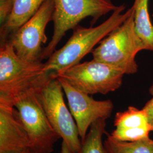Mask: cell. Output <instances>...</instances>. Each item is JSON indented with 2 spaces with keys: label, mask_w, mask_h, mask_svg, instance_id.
<instances>
[{
  "label": "cell",
  "mask_w": 153,
  "mask_h": 153,
  "mask_svg": "<svg viewBox=\"0 0 153 153\" xmlns=\"http://www.w3.org/2000/svg\"><path fill=\"white\" fill-rule=\"evenodd\" d=\"M124 5L119 6L109 18L96 27L77 26L71 37L61 48L49 56L44 63L46 73H56L79 63L88 53L92 52L96 45L118 27L129 16L133 6L127 11Z\"/></svg>",
  "instance_id": "cell-1"
},
{
  "label": "cell",
  "mask_w": 153,
  "mask_h": 153,
  "mask_svg": "<svg viewBox=\"0 0 153 153\" xmlns=\"http://www.w3.org/2000/svg\"><path fill=\"white\" fill-rule=\"evenodd\" d=\"M55 77L54 73L44 71V63L40 61H30L17 55L10 42L1 44L0 101L13 105L19 94L44 86Z\"/></svg>",
  "instance_id": "cell-2"
},
{
  "label": "cell",
  "mask_w": 153,
  "mask_h": 153,
  "mask_svg": "<svg viewBox=\"0 0 153 153\" xmlns=\"http://www.w3.org/2000/svg\"><path fill=\"white\" fill-rule=\"evenodd\" d=\"M144 49L134 27L133 6L126 21L103 39L91 53L94 60L113 66L125 74H133L138 71L136 56Z\"/></svg>",
  "instance_id": "cell-3"
},
{
  "label": "cell",
  "mask_w": 153,
  "mask_h": 153,
  "mask_svg": "<svg viewBox=\"0 0 153 153\" xmlns=\"http://www.w3.org/2000/svg\"><path fill=\"white\" fill-rule=\"evenodd\" d=\"M45 85L28 89L13 102L27 133L30 149L36 153H52L55 143L61 138L51 126L40 98V92Z\"/></svg>",
  "instance_id": "cell-4"
},
{
  "label": "cell",
  "mask_w": 153,
  "mask_h": 153,
  "mask_svg": "<svg viewBox=\"0 0 153 153\" xmlns=\"http://www.w3.org/2000/svg\"><path fill=\"white\" fill-rule=\"evenodd\" d=\"M52 20L53 33L49 43L45 47L40 60L48 59L57 45L69 30L78 26L87 17L94 23L101 16L114 11L117 6L112 0H53Z\"/></svg>",
  "instance_id": "cell-5"
},
{
  "label": "cell",
  "mask_w": 153,
  "mask_h": 153,
  "mask_svg": "<svg viewBox=\"0 0 153 153\" xmlns=\"http://www.w3.org/2000/svg\"><path fill=\"white\" fill-rule=\"evenodd\" d=\"M64 93L55 77L42 88L40 98L51 126L62 139L60 153H80L82 141L76 121L66 105Z\"/></svg>",
  "instance_id": "cell-6"
},
{
  "label": "cell",
  "mask_w": 153,
  "mask_h": 153,
  "mask_svg": "<svg viewBox=\"0 0 153 153\" xmlns=\"http://www.w3.org/2000/svg\"><path fill=\"white\" fill-rule=\"evenodd\" d=\"M55 75L88 95H105L120 88L125 74L113 66L93 59L79 62Z\"/></svg>",
  "instance_id": "cell-7"
},
{
  "label": "cell",
  "mask_w": 153,
  "mask_h": 153,
  "mask_svg": "<svg viewBox=\"0 0 153 153\" xmlns=\"http://www.w3.org/2000/svg\"><path fill=\"white\" fill-rule=\"evenodd\" d=\"M53 10V0H45L36 14L9 38L7 41L17 55L30 61L41 60L42 45L47 41L45 28L52 20Z\"/></svg>",
  "instance_id": "cell-8"
},
{
  "label": "cell",
  "mask_w": 153,
  "mask_h": 153,
  "mask_svg": "<svg viewBox=\"0 0 153 153\" xmlns=\"http://www.w3.org/2000/svg\"><path fill=\"white\" fill-rule=\"evenodd\" d=\"M57 78L65 94L69 110L76 121L82 142L94 121L99 119L107 120L110 117L114 104L109 99L95 100L88 94L73 88L64 79Z\"/></svg>",
  "instance_id": "cell-9"
},
{
  "label": "cell",
  "mask_w": 153,
  "mask_h": 153,
  "mask_svg": "<svg viewBox=\"0 0 153 153\" xmlns=\"http://www.w3.org/2000/svg\"><path fill=\"white\" fill-rule=\"evenodd\" d=\"M30 148L27 133L13 105L0 101V153H20Z\"/></svg>",
  "instance_id": "cell-10"
},
{
  "label": "cell",
  "mask_w": 153,
  "mask_h": 153,
  "mask_svg": "<svg viewBox=\"0 0 153 153\" xmlns=\"http://www.w3.org/2000/svg\"><path fill=\"white\" fill-rule=\"evenodd\" d=\"M114 126L115 129L111 136L124 142H135L146 138L153 131L145 111L133 106L116 114Z\"/></svg>",
  "instance_id": "cell-11"
},
{
  "label": "cell",
  "mask_w": 153,
  "mask_h": 153,
  "mask_svg": "<svg viewBox=\"0 0 153 153\" xmlns=\"http://www.w3.org/2000/svg\"><path fill=\"white\" fill-rule=\"evenodd\" d=\"M45 0H15L10 15L1 26V44L9 40L11 35L33 17Z\"/></svg>",
  "instance_id": "cell-12"
},
{
  "label": "cell",
  "mask_w": 153,
  "mask_h": 153,
  "mask_svg": "<svg viewBox=\"0 0 153 153\" xmlns=\"http://www.w3.org/2000/svg\"><path fill=\"white\" fill-rule=\"evenodd\" d=\"M149 0H134V22L138 36L144 48L153 51V25L149 13Z\"/></svg>",
  "instance_id": "cell-13"
},
{
  "label": "cell",
  "mask_w": 153,
  "mask_h": 153,
  "mask_svg": "<svg viewBox=\"0 0 153 153\" xmlns=\"http://www.w3.org/2000/svg\"><path fill=\"white\" fill-rule=\"evenodd\" d=\"M104 141L108 153H153V140L150 137L135 142L116 140L108 133Z\"/></svg>",
  "instance_id": "cell-14"
},
{
  "label": "cell",
  "mask_w": 153,
  "mask_h": 153,
  "mask_svg": "<svg viewBox=\"0 0 153 153\" xmlns=\"http://www.w3.org/2000/svg\"><path fill=\"white\" fill-rule=\"evenodd\" d=\"M105 127V119H99L93 123L82 142L80 153H108L103 142L104 134L108 133Z\"/></svg>",
  "instance_id": "cell-15"
},
{
  "label": "cell",
  "mask_w": 153,
  "mask_h": 153,
  "mask_svg": "<svg viewBox=\"0 0 153 153\" xmlns=\"http://www.w3.org/2000/svg\"><path fill=\"white\" fill-rule=\"evenodd\" d=\"M15 0H0V24L4 25L11 14Z\"/></svg>",
  "instance_id": "cell-16"
},
{
  "label": "cell",
  "mask_w": 153,
  "mask_h": 153,
  "mask_svg": "<svg viewBox=\"0 0 153 153\" xmlns=\"http://www.w3.org/2000/svg\"><path fill=\"white\" fill-rule=\"evenodd\" d=\"M149 91L150 94L152 96V98L148 100L142 108L145 111L148 115L149 123L152 128V131H153V82L149 88Z\"/></svg>",
  "instance_id": "cell-17"
},
{
  "label": "cell",
  "mask_w": 153,
  "mask_h": 153,
  "mask_svg": "<svg viewBox=\"0 0 153 153\" xmlns=\"http://www.w3.org/2000/svg\"><path fill=\"white\" fill-rule=\"evenodd\" d=\"M36 153L35 152H34L31 149H28L27 150H25V151H24V152H23L22 153Z\"/></svg>",
  "instance_id": "cell-18"
}]
</instances>
